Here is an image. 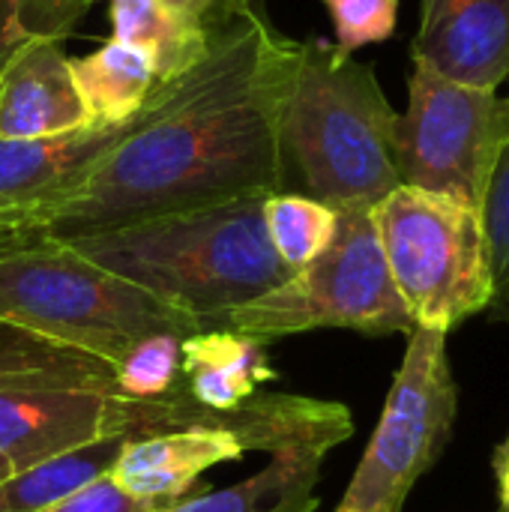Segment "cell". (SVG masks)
Wrapping results in <instances>:
<instances>
[{
  "instance_id": "cell-3",
  "label": "cell",
  "mask_w": 509,
  "mask_h": 512,
  "mask_svg": "<svg viewBox=\"0 0 509 512\" xmlns=\"http://www.w3.org/2000/svg\"><path fill=\"white\" fill-rule=\"evenodd\" d=\"M396 117L369 63L309 36L297 45L279 111L285 171L300 177L303 195L333 210H372L402 186L393 159Z\"/></svg>"
},
{
  "instance_id": "cell-13",
  "label": "cell",
  "mask_w": 509,
  "mask_h": 512,
  "mask_svg": "<svg viewBox=\"0 0 509 512\" xmlns=\"http://www.w3.org/2000/svg\"><path fill=\"white\" fill-rule=\"evenodd\" d=\"M183 393L210 414H231L249 402L276 372L267 357V342L231 327L201 330L180 345Z\"/></svg>"
},
{
  "instance_id": "cell-15",
  "label": "cell",
  "mask_w": 509,
  "mask_h": 512,
  "mask_svg": "<svg viewBox=\"0 0 509 512\" xmlns=\"http://www.w3.org/2000/svg\"><path fill=\"white\" fill-rule=\"evenodd\" d=\"M327 456L318 453H279L258 474L228 489L198 486L180 498L171 512H318L315 495L321 465Z\"/></svg>"
},
{
  "instance_id": "cell-4",
  "label": "cell",
  "mask_w": 509,
  "mask_h": 512,
  "mask_svg": "<svg viewBox=\"0 0 509 512\" xmlns=\"http://www.w3.org/2000/svg\"><path fill=\"white\" fill-rule=\"evenodd\" d=\"M0 324L81 351L108 369L147 336L189 339L204 330L195 315L51 237L0 252Z\"/></svg>"
},
{
  "instance_id": "cell-17",
  "label": "cell",
  "mask_w": 509,
  "mask_h": 512,
  "mask_svg": "<svg viewBox=\"0 0 509 512\" xmlns=\"http://www.w3.org/2000/svg\"><path fill=\"white\" fill-rule=\"evenodd\" d=\"M126 441L129 438L123 435L99 438L78 450L42 459L30 468L3 474L0 477V512H45L48 507H54L66 495L108 474Z\"/></svg>"
},
{
  "instance_id": "cell-2",
  "label": "cell",
  "mask_w": 509,
  "mask_h": 512,
  "mask_svg": "<svg viewBox=\"0 0 509 512\" xmlns=\"http://www.w3.org/2000/svg\"><path fill=\"white\" fill-rule=\"evenodd\" d=\"M267 195L66 237L87 261L195 315L204 330L276 288L291 270L264 228Z\"/></svg>"
},
{
  "instance_id": "cell-6",
  "label": "cell",
  "mask_w": 509,
  "mask_h": 512,
  "mask_svg": "<svg viewBox=\"0 0 509 512\" xmlns=\"http://www.w3.org/2000/svg\"><path fill=\"white\" fill-rule=\"evenodd\" d=\"M222 327L270 345L330 327L363 336H408L414 321L387 270L372 210L345 207L330 246L315 261L288 273L267 294L231 309Z\"/></svg>"
},
{
  "instance_id": "cell-26",
  "label": "cell",
  "mask_w": 509,
  "mask_h": 512,
  "mask_svg": "<svg viewBox=\"0 0 509 512\" xmlns=\"http://www.w3.org/2000/svg\"><path fill=\"white\" fill-rule=\"evenodd\" d=\"M3 474H9V471H3V468H0V477H3Z\"/></svg>"
},
{
  "instance_id": "cell-14",
  "label": "cell",
  "mask_w": 509,
  "mask_h": 512,
  "mask_svg": "<svg viewBox=\"0 0 509 512\" xmlns=\"http://www.w3.org/2000/svg\"><path fill=\"white\" fill-rule=\"evenodd\" d=\"M69 69L93 126L135 120L165 87L153 57L117 39H108L84 57H69Z\"/></svg>"
},
{
  "instance_id": "cell-21",
  "label": "cell",
  "mask_w": 509,
  "mask_h": 512,
  "mask_svg": "<svg viewBox=\"0 0 509 512\" xmlns=\"http://www.w3.org/2000/svg\"><path fill=\"white\" fill-rule=\"evenodd\" d=\"M483 228H486L489 267H492V300L486 312L495 324L509 327V141L486 189Z\"/></svg>"
},
{
  "instance_id": "cell-20",
  "label": "cell",
  "mask_w": 509,
  "mask_h": 512,
  "mask_svg": "<svg viewBox=\"0 0 509 512\" xmlns=\"http://www.w3.org/2000/svg\"><path fill=\"white\" fill-rule=\"evenodd\" d=\"M84 9L87 6L75 0H0V72L6 60L30 39H66Z\"/></svg>"
},
{
  "instance_id": "cell-10",
  "label": "cell",
  "mask_w": 509,
  "mask_h": 512,
  "mask_svg": "<svg viewBox=\"0 0 509 512\" xmlns=\"http://www.w3.org/2000/svg\"><path fill=\"white\" fill-rule=\"evenodd\" d=\"M411 60L450 81L501 90L509 81V0H420Z\"/></svg>"
},
{
  "instance_id": "cell-1",
  "label": "cell",
  "mask_w": 509,
  "mask_h": 512,
  "mask_svg": "<svg viewBox=\"0 0 509 512\" xmlns=\"http://www.w3.org/2000/svg\"><path fill=\"white\" fill-rule=\"evenodd\" d=\"M297 45L258 9L219 30L207 57L165 84L144 120L48 210L39 240L285 192L279 111Z\"/></svg>"
},
{
  "instance_id": "cell-5",
  "label": "cell",
  "mask_w": 509,
  "mask_h": 512,
  "mask_svg": "<svg viewBox=\"0 0 509 512\" xmlns=\"http://www.w3.org/2000/svg\"><path fill=\"white\" fill-rule=\"evenodd\" d=\"M138 402L105 363L0 324V468L21 471L99 438H138Z\"/></svg>"
},
{
  "instance_id": "cell-11",
  "label": "cell",
  "mask_w": 509,
  "mask_h": 512,
  "mask_svg": "<svg viewBox=\"0 0 509 512\" xmlns=\"http://www.w3.org/2000/svg\"><path fill=\"white\" fill-rule=\"evenodd\" d=\"M93 126L75 87L63 39L24 42L0 72V138L36 141Z\"/></svg>"
},
{
  "instance_id": "cell-7",
  "label": "cell",
  "mask_w": 509,
  "mask_h": 512,
  "mask_svg": "<svg viewBox=\"0 0 509 512\" xmlns=\"http://www.w3.org/2000/svg\"><path fill=\"white\" fill-rule=\"evenodd\" d=\"M372 216L387 270L414 327L450 336L489 309L492 267L477 207L399 186L372 207Z\"/></svg>"
},
{
  "instance_id": "cell-8",
  "label": "cell",
  "mask_w": 509,
  "mask_h": 512,
  "mask_svg": "<svg viewBox=\"0 0 509 512\" xmlns=\"http://www.w3.org/2000/svg\"><path fill=\"white\" fill-rule=\"evenodd\" d=\"M459 420L447 336L414 327L381 420L333 512H405L414 486L438 465Z\"/></svg>"
},
{
  "instance_id": "cell-19",
  "label": "cell",
  "mask_w": 509,
  "mask_h": 512,
  "mask_svg": "<svg viewBox=\"0 0 509 512\" xmlns=\"http://www.w3.org/2000/svg\"><path fill=\"white\" fill-rule=\"evenodd\" d=\"M180 345L183 336L174 333H156L141 339L120 360V366L111 369L120 396L129 402H156L171 396L183 384Z\"/></svg>"
},
{
  "instance_id": "cell-23",
  "label": "cell",
  "mask_w": 509,
  "mask_h": 512,
  "mask_svg": "<svg viewBox=\"0 0 509 512\" xmlns=\"http://www.w3.org/2000/svg\"><path fill=\"white\" fill-rule=\"evenodd\" d=\"M165 3L198 21L207 33H219L255 9V0H165Z\"/></svg>"
},
{
  "instance_id": "cell-16",
  "label": "cell",
  "mask_w": 509,
  "mask_h": 512,
  "mask_svg": "<svg viewBox=\"0 0 509 512\" xmlns=\"http://www.w3.org/2000/svg\"><path fill=\"white\" fill-rule=\"evenodd\" d=\"M213 36L165 0H111V39L150 54L162 84L192 72Z\"/></svg>"
},
{
  "instance_id": "cell-18",
  "label": "cell",
  "mask_w": 509,
  "mask_h": 512,
  "mask_svg": "<svg viewBox=\"0 0 509 512\" xmlns=\"http://www.w3.org/2000/svg\"><path fill=\"white\" fill-rule=\"evenodd\" d=\"M339 210L303 195L273 192L264 201V228L279 261L294 273L315 261L333 240Z\"/></svg>"
},
{
  "instance_id": "cell-25",
  "label": "cell",
  "mask_w": 509,
  "mask_h": 512,
  "mask_svg": "<svg viewBox=\"0 0 509 512\" xmlns=\"http://www.w3.org/2000/svg\"><path fill=\"white\" fill-rule=\"evenodd\" d=\"M75 3H84V6H90V3H93V0H75Z\"/></svg>"
},
{
  "instance_id": "cell-24",
  "label": "cell",
  "mask_w": 509,
  "mask_h": 512,
  "mask_svg": "<svg viewBox=\"0 0 509 512\" xmlns=\"http://www.w3.org/2000/svg\"><path fill=\"white\" fill-rule=\"evenodd\" d=\"M492 471L498 483V512H509V435L492 453Z\"/></svg>"
},
{
  "instance_id": "cell-22",
  "label": "cell",
  "mask_w": 509,
  "mask_h": 512,
  "mask_svg": "<svg viewBox=\"0 0 509 512\" xmlns=\"http://www.w3.org/2000/svg\"><path fill=\"white\" fill-rule=\"evenodd\" d=\"M333 21V45L357 54L366 45L387 42L399 24V0H324Z\"/></svg>"
},
{
  "instance_id": "cell-9",
  "label": "cell",
  "mask_w": 509,
  "mask_h": 512,
  "mask_svg": "<svg viewBox=\"0 0 509 512\" xmlns=\"http://www.w3.org/2000/svg\"><path fill=\"white\" fill-rule=\"evenodd\" d=\"M509 141V96L468 87L414 60L408 108L396 117L399 183L456 198L483 213L486 189Z\"/></svg>"
},
{
  "instance_id": "cell-12",
  "label": "cell",
  "mask_w": 509,
  "mask_h": 512,
  "mask_svg": "<svg viewBox=\"0 0 509 512\" xmlns=\"http://www.w3.org/2000/svg\"><path fill=\"white\" fill-rule=\"evenodd\" d=\"M243 456L246 450L234 432L222 426H183L129 438L108 474L138 498L177 501L198 489V477L207 468Z\"/></svg>"
}]
</instances>
